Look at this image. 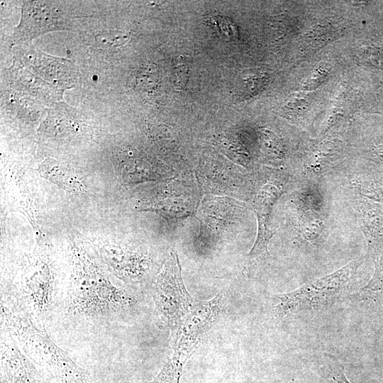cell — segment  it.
Listing matches in <instances>:
<instances>
[{
	"label": "cell",
	"instance_id": "13",
	"mask_svg": "<svg viewBox=\"0 0 383 383\" xmlns=\"http://www.w3.org/2000/svg\"><path fill=\"white\" fill-rule=\"evenodd\" d=\"M144 211H154L170 217H184L192 213L189 202L181 199L161 200L143 208Z\"/></svg>",
	"mask_w": 383,
	"mask_h": 383
},
{
	"label": "cell",
	"instance_id": "5",
	"mask_svg": "<svg viewBox=\"0 0 383 383\" xmlns=\"http://www.w3.org/2000/svg\"><path fill=\"white\" fill-rule=\"evenodd\" d=\"M65 18L49 1H27L19 25L13 35L14 41L31 40L50 30L68 29Z\"/></svg>",
	"mask_w": 383,
	"mask_h": 383
},
{
	"label": "cell",
	"instance_id": "1",
	"mask_svg": "<svg viewBox=\"0 0 383 383\" xmlns=\"http://www.w3.org/2000/svg\"><path fill=\"white\" fill-rule=\"evenodd\" d=\"M131 303L128 294L113 285L85 250L74 245L69 299L70 313L107 316L127 309Z\"/></svg>",
	"mask_w": 383,
	"mask_h": 383
},
{
	"label": "cell",
	"instance_id": "12",
	"mask_svg": "<svg viewBox=\"0 0 383 383\" xmlns=\"http://www.w3.org/2000/svg\"><path fill=\"white\" fill-rule=\"evenodd\" d=\"M38 170L40 175L62 189L78 193L84 191L82 181L71 170L52 158L44 160Z\"/></svg>",
	"mask_w": 383,
	"mask_h": 383
},
{
	"label": "cell",
	"instance_id": "16",
	"mask_svg": "<svg viewBox=\"0 0 383 383\" xmlns=\"http://www.w3.org/2000/svg\"><path fill=\"white\" fill-rule=\"evenodd\" d=\"M361 58L368 65L376 67H383V50L367 48L362 51Z\"/></svg>",
	"mask_w": 383,
	"mask_h": 383
},
{
	"label": "cell",
	"instance_id": "10",
	"mask_svg": "<svg viewBox=\"0 0 383 383\" xmlns=\"http://www.w3.org/2000/svg\"><path fill=\"white\" fill-rule=\"evenodd\" d=\"M221 295L206 301H198L180 326V337L198 340V336L211 324L218 316Z\"/></svg>",
	"mask_w": 383,
	"mask_h": 383
},
{
	"label": "cell",
	"instance_id": "9",
	"mask_svg": "<svg viewBox=\"0 0 383 383\" xmlns=\"http://www.w3.org/2000/svg\"><path fill=\"white\" fill-rule=\"evenodd\" d=\"M1 350L4 383H38L35 368L16 347L1 340Z\"/></svg>",
	"mask_w": 383,
	"mask_h": 383
},
{
	"label": "cell",
	"instance_id": "7",
	"mask_svg": "<svg viewBox=\"0 0 383 383\" xmlns=\"http://www.w3.org/2000/svg\"><path fill=\"white\" fill-rule=\"evenodd\" d=\"M282 192L279 186L272 182H267L260 187L255 196L253 208L257 220V234L248 253L250 259L268 254L267 245L274 234L270 226V215Z\"/></svg>",
	"mask_w": 383,
	"mask_h": 383
},
{
	"label": "cell",
	"instance_id": "4",
	"mask_svg": "<svg viewBox=\"0 0 383 383\" xmlns=\"http://www.w3.org/2000/svg\"><path fill=\"white\" fill-rule=\"evenodd\" d=\"M156 309L171 328L182 323L192 306V298L184 284L178 256L171 252L158 274L153 293Z\"/></svg>",
	"mask_w": 383,
	"mask_h": 383
},
{
	"label": "cell",
	"instance_id": "17",
	"mask_svg": "<svg viewBox=\"0 0 383 383\" xmlns=\"http://www.w3.org/2000/svg\"><path fill=\"white\" fill-rule=\"evenodd\" d=\"M331 383H350L344 374L343 372L338 368L337 370L333 371L330 378Z\"/></svg>",
	"mask_w": 383,
	"mask_h": 383
},
{
	"label": "cell",
	"instance_id": "11",
	"mask_svg": "<svg viewBox=\"0 0 383 383\" xmlns=\"http://www.w3.org/2000/svg\"><path fill=\"white\" fill-rule=\"evenodd\" d=\"M197 343L198 340L180 337L173 356L150 383H179L183 366Z\"/></svg>",
	"mask_w": 383,
	"mask_h": 383
},
{
	"label": "cell",
	"instance_id": "14",
	"mask_svg": "<svg viewBox=\"0 0 383 383\" xmlns=\"http://www.w3.org/2000/svg\"><path fill=\"white\" fill-rule=\"evenodd\" d=\"M362 294L383 292V257L375 262V272L369 283L361 289Z\"/></svg>",
	"mask_w": 383,
	"mask_h": 383
},
{
	"label": "cell",
	"instance_id": "6",
	"mask_svg": "<svg viewBox=\"0 0 383 383\" xmlns=\"http://www.w3.org/2000/svg\"><path fill=\"white\" fill-rule=\"evenodd\" d=\"M22 291L36 312L45 313L53 297V278L47 262L35 259L27 266L21 278Z\"/></svg>",
	"mask_w": 383,
	"mask_h": 383
},
{
	"label": "cell",
	"instance_id": "3",
	"mask_svg": "<svg viewBox=\"0 0 383 383\" xmlns=\"http://www.w3.org/2000/svg\"><path fill=\"white\" fill-rule=\"evenodd\" d=\"M361 262L362 259L353 260L335 272L315 279L296 290L274 295L276 314L284 316L333 304L348 289Z\"/></svg>",
	"mask_w": 383,
	"mask_h": 383
},
{
	"label": "cell",
	"instance_id": "8",
	"mask_svg": "<svg viewBox=\"0 0 383 383\" xmlns=\"http://www.w3.org/2000/svg\"><path fill=\"white\" fill-rule=\"evenodd\" d=\"M94 248L101 262L116 276L126 280L139 278L145 270L146 258L113 243L99 242Z\"/></svg>",
	"mask_w": 383,
	"mask_h": 383
},
{
	"label": "cell",
	"instance_id": "2",
	"mask_svg": "<svg viewBox=\"0 0 383 383\" xmlns=\"http://www.w3.org/2000/svg\"><path fill=\"white\" fill-rule=\"evenodd\" d=\"M9 326L26 355L35 363L46 369L61 383H88V376L50 338L47 333L37 328L23 315H7Z\"/></svg>",
	"mask_w": 383,
	"mask_h": 383
},
{
	"label": "cell",
	"instance_id": "15",
	"mask_svg": "<svg viewBox=\"0 0 383 383\" xmlns=\"http://www.w3.org/2000/svg\"><path fill=\"white\" fill-rule=\"evenodd\" d=\"M129 39V35L119 30L104 31L96 36L99 43L109 47L122 45Z\"/></svg>",
	"mask_w": 383,
	"mask_h": 383
}]
</instances>
